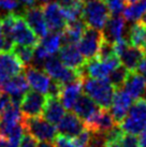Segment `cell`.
<instances>
[{
  "mask_svg": "<svg viewBox=\"0 0 146 147\" xmlns=\"http://www.w3.org/2000/svg\"><path fill=\"white\" fill-rule=\"evenodd\" d=\"M22 7H24L25 9H29L36 7L38 3V0H18Z\"/></svg>",
  "mask_w": 146,
  "mask_h": 147,
  "instance_id": "obj_36",
  "label": "cell"
},
{
  "mask_svg": "<svg viewBox=\"0 0 146 147\" xmlns=\"http://www.w3.org/2000/svg\"><path fill=\"white\" fill-rule=\"evenodd\" d=\"M20 147H38V140L25 132L20 141Z\"/></svg>",
  "mask_w": 146,
  "mask_h": 147,
  "instance_id": "obj_33",
  "label": "cell"
},
{
  "mask_svg": "<svg viewBox=\"0 0 146 147\" xmlns=\"http://www.w3.org/2000/svg\"><path fill=\"white\" fill-rule=\"evenodd\" d=\"M25 21L27 22L29 27L32 29V31L39 37V39L46 37L49 34V29L47 27L46 21H45L43 9L41 7H32V8L25 9L23 14Z\"/></svg>",
  "mask_w": 146,
  "mask_h": 147,
  "instance_id": "obj_11",
  "label": "cell"
},
{
  "mask_svg": "<svg viewBox=\"0 0 146 147\" xmlns=\"http://www.w3.org/2000/svg\"><path fill=\"white\" fill-rule=\"evenodd\" d=\"M82 87L86 96L93 99L101 109L109 110L111 107L116 89L109 82L107 78L98 80V78H84L82 80Z\"/></svg>",
  "mask_w": 146,
  "mask_h": 147,
  "instance_id": "obj_1",
  "label": "cell"
},
{
  "mask_svg": "<svg viewBox=\"0 0 146 147\" xmlns=\"http://www.w3.org/2000/svg\"><path fill=\"white\" fill-rule=\"evenodd\" d=\"M2 91H3V89H2V85H1V83H0V96L2 94Z\"/></svg>",
  "mask_w": 146,
  "mask_h": 147,
  "instance_id": "obj_46",
  "label": "cell"
},
{
  "mask_svg": "<svg viewBox=\"0 0 146 147\" xmlns=\"http://www.w3.org/2000/svg\"><path fill=\"white\" fill-rule=\"evenodd\" d=\"M139 144H140V147H146V129L143 131L142 133L139 134Z\"/></svg>",
  "mask_w": 146,
  "mask_h": 147,
  "instance_id": "obj_37",
  "label": "cell"
},
{
  "mask_svg": "<svg viewBox=\"0 0 146 147\" xmlns=\"http://www.w3.org/2000/svg\"><path fill=\"white\" fill-rule=\"evenodd\" d=\"M85 129V123L77 115L72 112L66 113L59 123L57 125L58 134L65 135L68 138H75Z\"/></svg>",
  "mask_w": 146,
  "mask_h": 147,
  "instance_id": "obj_17",
  "label": "cell"
},
{
  "mask_svg": "<svg viewBox=\"0 0 146 147\" xmlns=\"http://www.w3.org/2000/svg\"><path fill=\"white\" fill-rule=\"evenodd\" d=\"M143 52H144V54H145V56H146V38H145V41H144V44H143Z\"/></svg>",
  "mask_w": 146,
  "mask_h": 147,
  "instance_id": "obj_44",
  "label": "cell"
},
{
  "mask_svg": "<svg viewBox=\"0 0 146 147\" xmlns=\"http://www.w3.org/2000/svg\"><path fill=\"white\" fill-rule=\"evenodd\" d=\"M110 10V13L113 15H119L124 12L126 1L125 0H104Z\"/></svg>",
  "mask_w": 146,
  "mask_h": 147,
  "instance_id": "obj_30",
  "label": "cell"
},
{
  "mask_svg": "<svg viewBox=\"0 0 146 147\" xmlns=\"http://www.w3.org/2000/svg\"><path fill=\"white\" fill-rule=\"evenodd\" d=\"M125 133L139 135L146 129V99H137L119 123Z\"/></svg>",
  "mask_w": 146,
  "mask_h": 147,
  "instance_id": "obj_2",
  "label": "cell"
},
{
  "mask_svg": "<svg viewBox=\"0 0 146 147\" xmlns=\"http://www.w3.org/2000/svg\"><path fill=\"white\" fill-rule=\"evenodd\" d=\"M84 123L86 128L93 133H105L109 130H111L114 126L117 125L109 110L101 109V107L96 114L93 115Z\"/></svg>",
  "mask_w": 146,
  "mask_h": 147,
  "instance_id": "obj_12",
  "label": "cell"
},
{
  "mask_svg": "<svg viewBox=\"0 0 146 147\" xmlns=\"http://www.w3.org/2000/svg\"><path fill=\"white\" fill-rule=\"evenodd\" d=\"M125 30H126V20L119 14L109 17L101 32L104 41L114 44L116 41L124 38Z\"/></svg>",
  "mask_w": 146,
  "mask_h": 147,
  "instance_id": "obj_15",
  "label": "cell"
},
{
  "mask_svg": "<svg viewBox=\"0 0 146 147\" xmlns=\"http://www.w3.org/2000/svg\"><path fill=\"white\" fill-rule=\"evenodd\" d=\"M42 9L49 30L53 32H62L68 25L64 8L58 2H47Z\"/></svg>",
  "mask_w": 146,
  "mask_h": 147,
  "instance_id": "obj_10",
  "label": "cell"
},
{
  "mask_svg": "<svg viewBox=\"0 0 146 147\" xmlns=\"http://www.w3.org/2000/svg\"><path fill=\"white\" fill-rule=\"evenodd\" d=\"M82 91H83L82 80L64 85L59 99L66 110H72L74 104L82 96Z\"/></svg>",
  "mask_w": 146,
  "mask_h": 147,
  "instance_id": "obj_22",
  "label": "cell"
},
{
  "mask_svg": "<svg viewBox=\"0 0 146 147\" xmlns=\"http://www.w3.org/2000/svg\"><path fill=\"white\" fill-rule=\"evenodd\" d=\"M38 147H55V144L52 141H40V143H38Z\"/></svg>",
  "mask_w": 146,
  "mask_h": 147,
  "instance_id": "obj_39",
  "label": "cell"
},
{
  "mask_svg": "<svg viewBox=\"0 0 146 147\" xmlns=\"http://www.w3.org/2000/svg\"><path fill=\"white\" fill-rule=\"evenodd\" d=\"M62 44L64 42H62L61 32L49 33L46 37L42 38L41 41L39 42V45L49 56H55L60 51Z\"/></svg>",
  "mask_w": 146,
  "mask_h": 147,
  "instance_id": "obj_26",
  "label": "cell"
},
{
  "mask_svg": "<svg viewBox=\"0 0 146 147\" xmlns=\"http://www.w3.org/2000/svg\"><path fill=\"white\" fill-rule=\"evenodd\" d=\"M46 99L47 97L41 92H38L34 90L27 91L20 103V109L23 114V117L41 116L44 110Z\"/></svg>",
  "mask_w": 146,
  "mask_h": 147,
  "instance_id": "obj_8",
  "label": "cell"
},
{
  "mask_svg": "<svg viewBox=\"0 0 146 147\" xmlns=\"http://www.w3.org/2000/svg\"><path fill=\"white\" fill-rule=\"evenodd\" d=\"M25 131L38 141H52L58 135L57 127L47 121L44 117H23Z\"/></svg>",
  "mask_w": 146,
  "mask_h": 147,
  "instance_id": "obj_5",
  "label": "cell"
},
{
  "mask_svg": "<svg viewBox=\"0 0 146 147\" xmlns=\"http://www.w3.org/2000/svg\"><path fill=\"white\" fill-rule=\"evenodd\" d=\"M2 51H7V42H5V38L3 34L2 22H1V17H0V52H2Z\"/></svg>",
  "mask_w": 146,
  "mask_h": 147,
  "instance_id": "obj_35",
  "label": "cell"
},
{
  "mask_svg": "<svg viewBox=\"0 0 146 147\" xmlns=\"http://www.w3.org/2000/svg\"><path fill=\"white\" fill-rule=\"evenodd\" d=\"M25 65L12 51L0 52V83L23 73Z\"/></svg>",
  "mask_w": 146,
  "mask_h": 147,
  "instance_id": "obj_9",
  "label": "cell"
},
{
  "mask_svg": "<svg viewBox=\"0 0 146 147\" xmlns=\"http://www.w3.org/2000/svg\"><path fill=\"white\" fill-rule=\"evenodd\" d=\"M58 54L61 62L71 69L80 71L86 63V59L75 44H64Z\"/></svg>",
  "mask_w": 146,
  "mask_h": 147,
  "instance_id": "obj_18",
  "label": "cell"
},
{
  "mask_svg": "<svg viewBox=\"0 0 146 147\" xmlns=\"http://www.w3.org/2000/svg\"><path fill=\"white\" fill-rule=\"evenodd\" d=\"M39 2H41V3H47V2H51V0H38Z\"/></svg>",
  "mask_w": 146,
  "mask_h": 147,
  "instance_id": "obj_45",
  "label": "cell"
},
{
  "mask_svg": "<svg viewBox=\"0 0 146 147\" xmlns=\"http://www.w3.org/2000/svg\"><path fill=\"white\" fill-rule=\"evenodd\" d=\"M119 61L124 67H126L130 72L138 71L139 65H141L143 59L146 57L142 49L135 47L133 45L128 44L120 51V53L117 55Z\"/></svg>",
  "mask_w": 146,
  "mask_h": 147,
  "instance_id": "obj_19",
  "label": "cell"
},
{
  "mask_svg": "<svg viewBox=\"0 0 146 147\" xmlns=\"http://www.w3.org/2000/svg\"><path fill=\"white\" fill-rule=\"evenodd\" d=\"M138 72H140L142 75H144V78H146V57L143 59V61L141 62V65H139Z\"/></svg>",
  "mask_w": 146,
  "mask_h": 147,
  "instance_id": "obj_38",
  "label": "cell"
},
{
  "mask_svg": "<svg viewBox=\"0 0 146 147\" xmlns=\"http://www.w3.org/2000/svg\"><path fill=\"white\" fill-rule=\"evenodd\" d=\"M106 147H122V145L119 143H113V144H107Z\"/></svg>",
  "mask_w": 146,
  "mask_h": 147,
  "instance_id": "obj_42",
  "label": "cell"
},
{
  "mask_svg": "<svg viewBox=\"0 0 146 147\" xmlns=\"http://www.w3.org/2000/svg\"><path fill=\"white\" fill-rule=\"evenodd\" d=\"M125 1H126L127 4H132V3H134V2L139 1V0H125Z\"/></svg>",
  "mask_w": 146,
  "mask_h": 147,
  "instance_id": "obj_43",
  "label": "cell"
},
{
  "mask_svg": "<svg viewBox=\"0 0 146 147\" xmlns=\"http://www.w3.org/2000/svg\"><path fill=\"white\" fill-rule=\"evenodd\" d=\"M3 92L8 94L14 102L20 104L25 94L29 91V84L24 73L15 75L2 83Z\"/></svg>",
  "mask_w": 146,
  "mask_h": 147,
  "instance_id": "obj_16",
  "label": "cell"
},
{
  "mask_svg": "<svg viewBox=\"0 0 146 147\" xmlns=\"http://www.w3.org/2000/svg\"><path fill=\"white\" fill-rule=\"evenodd\" d=\"M127 31L126 40L129 44L133 45L135 47L142 49L144 41L146 38V23L143 20L138 22H134L129 28L125 30Z\"/></svg>",
  "mask_w": 146,
  "mask_h": 147,
  "instance_id": "obj_24",
  "label": "cell"
},
{
  "mask_svg": "<svg viewBox=\"0 0 146 147\" xmlns=\"http://www.w3.org/2000/svg\"><path fill=\"white\" fill-rule=\"evenodd\" d=\"M129 70L127 69L126 67H124L122 65H118L115 69L110 73L109 82L114 86L115 89H120V87L124 86L125 81H126L127 76L129 74Z\"/></svg>",
  "mask_w": 146,
  "mask_h": 147,
  "instance_id": "obj_28",
  "label": "cell"
},
{
  "mask_svg": "<svg viewBox=\"0 0 146 147\" xmlns=\"http://www.w3.org/2000/svg\"><path fill=\"white\" fill-rule=\"evenodd\" d=\"M124 17L126 21H141L146 14V0H139L132 4H129L124 10Z\"/></svg>",
  "mask_w": 146,
  "mask_h": 147,
  "instance_id": "obj_27",
  "label": "cell"
},
{
  "mask_svg": "<svg viewBox=\"0 0 146 147\" xmlns=\"http://www.w3.org/2000/svg\"><path fill=\"white\" fill-rule=\"evenodd\" d=\"M76 1H78V0H57V2L60 4L61 7H68L70 4L76 2Z\"/></svg>",
  "mask_w": 146,
  "mask_h": 147,
  "instance_id": "obj_40",
  "label": "cell"
},
{
  "mask_svg": "<svg viewBox=\"0 0 146 147\" xmlns=\"http://www.w3.org/2000/svg\"><path fill=\"white\" fill-rule=\"evenodd\" d=\"M102 42H103V36L100 30L90 27H87L85 29L81 40L77 43V47L86 59V61L97 57Z\"/></svg>",
  "mask_w": 146,
  "mask_h": 147,
  "instance_id": "obj_7",
  "label": "cell"
},
{
  "mask_svg": "<svg viewBox=\"0 0 146 147\" xmlns=\"http://www.w3.org/2000/svg\"><path fill=\"white\" fill-rule=\"evenodd\" d=\"M43 71L49 78L60 83L61 85H67L70 83L81 81L82 75L78 70H74L65 65L59 57L51 56L43 62Z\"/></svg>",
  "mask_w": 146,
  "mask_h": 147,
  "instance_id": "obj_4",
  "label": "cell"
},
{
  "mask_svg": "<svg viewBox=\"0 0 146 147\" xmlns=\"http://www.w3.org/2000/svg\"><path fill=\"white\" fill-rule=\"evenodd\" d=\"M12 103V98L8 94H2L0 96V113L3 112L10 104Z\"/></svg>",
  "mask_w": 146,
  "mask_h": 147,
  "instance_id": "obj_34",
  "label": "cell"
},
{
  "mask_svg": "<svg viewBox=\"0 0 146 147\" xmlns=\"http://www.w3.org/2000/svg\"><path fill=\"white\" fill-rule=\"evenodd\" d=\"M86 28H87V26L83 22V20H78V21L69 23L67 25V27L64 29V31L61 32L64 44L77 45Z\"/></svg>",
  "mask_w": 146,
  "mask_h": 147,
  "instance_id": "obj_25",
  "label": "cell"
},
{
  "mask_svg": "<svg viewBox=\"0 0 146 147\" xmlns=\"http://www.w3.org/2000/svg\"><path fill=\"white\" fill-rule=\"evenodd\" d=\"M122 87L133 99H140L146 94V78L138 71L129 72Z\"/></svg>",
  "mask_w": 146,
  "mask_h": 147,
  "instance_id": "obj_20",
  "label": "cell"
},
{
  "mask_svg": "<svg viewBox=\"0 0 146 147\" xmlns=\"http://www.w3.org/2000/svg\"><path fill=\"white\" fill-rule=\"evenodd\" d=\"M133 100L134 99L125 89L115 90V94L110 109L111 114L117 123H120L122 119L126 117L128 111L133 103Z\"/></svg>",
  "mask_w": 146,
  "mask_h": 147,
  "instance_id": "obj_14",
  "label": "cell"
},
{
  "mask_svg": "<svg viewBox=\"0 0 146 147\" xmlns=\"http://www.w3.org/2000/svg\"><path fill=\"white\" fill-rule=\"evenodd\" d=\"M25 76L29 84V87L34 91L47 94L49 85L52 83V78L45 73L43 70L39 69L38 67L28 65L25 68Z\"/></svg>",
  "mask_w": 146,
  "mask_h": 147,
  "instance_id": "obj_13",
  "label": "cell"
},
{
  "mask_svg": "<svg viewBox=\"0 0 146 147\" xmlns=\"http://www.w3.org/2000/svg\"><path fill=\"white\" fill-rule=\"evenodd\" d=\"M119 144L122 145V147H140L138 138L135 135L129 134V133H125L122 135Z\"/></svg>",
  "mask_w": 146,
  "mask_h": 147,
  "instance_id": "obj_32",
  "label": "cell"
},
{
  "mask_svg": "<svg viewBox=\"0 0 146 147\" xmlns=\"http://www.w3.org/2000/svg\"><path fill=\"white\" fill-rule=\"evenodd\" d=\"M100 109V106L90 99L88 96H81L80 99L76 101V103L73 106V113L77 115L85 123L88 119L97 113Z\"/></svg>",
  "mask_w": 146,
  "mask_h": 147,
  "instance_id": "obj_23",
  "label": "cell"
},
{
  "mask_svg": "<svg viewBox=\"0 0 146 147\" xmlns=\"http://www.w3.org/2000/svg\"><path fill=\"white\" fill-rule=\"evenodd\" d=\"M20 8L18 0H0V10L7 13H16Z\"/></svg>",
  "mask_w": 146,
  "mask_h": 147,
  "instance_id": "obj_31",
  "label": "cell"
},
{
  "mask_svg": "<svg viewBox=\"0 0 146 147\" xmlns=\"http://www.w3.org/2000/svg\"><path fill=\"white\" fill-rule=\"evenodd\" d=\"M11 51L16 55L17 58L25 65V68L30 65V63L33 61L34 47H31V46H22V45H14Z\"/></svg>",
  "mask_w": 146,
  "mask_h": 147,
  "instance_id": "obj_29",
  "label": "cell"
},
{
  "mask_svg": "<svg viewBox=\"0 0 146 147\" xmlns=\"http://www.w3.org/2000/svg\"><path fill=\"white\" fill-rule=\"evenodd\" d=\"M18 145H20L18 143H13V142H9L8 145H7L5 147H20Z\"/></svg>",
  "mask_w": 146,
  "mask_h": 147,
  "instance_id": "obj_41",
  "label": "cell"
},
{
  "mask_svg": "<svg viewBox=\"0 0 146 147\" xmlns=\"http://www.w3.org/2000/svg\"><path fill=\"white\" fill-rule=\"evenodd\" d=\"M47 97V96H46ZM66 114V109L62 105L60 99L57 97H47L43 110V117L47 121L57 126Z\"/></svg>",
  "mask_w": 146,
  "mask_h": 147,
  "instance_id": "obj_21",
  "label": "cell"
},
{
  "mask_svg": "<svg viewBox=\"0 0 146 147\" xmlns=\"http://www.w3.org/2000/svg\"><path fill=\"white\" fill-rule=\"evenodd\" d=\"M142 20H143V21H144V22H145V23H146V14H145V16H144V17H143V18H142Z\"/></svg>",
  "mask_w": 146,
  "mask_h": 147,
  "instance_id": "obj_47",
  "label": "cell"
},
{
  "mask_svg": "<svg viewBox=\"0 0 146 147\" xmlns=\"http://www.w3.org/2000/svg\"><path fill=\"white\" fill-rule=\"evenodd\" d=\"M118 57H114L111 59H99V58H93L90 60H87L85 65L80 70L82 75V80L84 78H107L110 73L113 71L118 65H119Z\"/></svg>",
  "mask_w": 146,
  "mask_h": 147,
  "instance_id": "obj_6",
  "label": "cell"
},
{
  "mask_svg": "<svg viewBox=\"0 0 146 147\" xmlns=\"http://www.w3.org/2000/svg\"><path fill=\"white\" fill-rule=\"evenodd\" d=\"M110 10L104 0H86L82 20L87 27L101 31L110 17Z\"/></svg>",
  "mask_w": 146,
  "mask_h": 147,
  "instance_id": "obj_3",
  "label": "cell"
}]
</instances>
